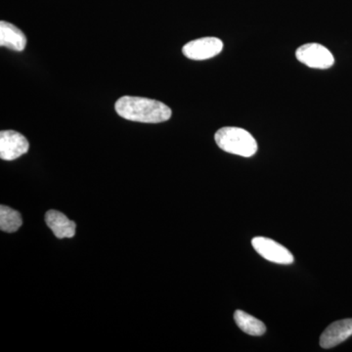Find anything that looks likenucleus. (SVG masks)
<instances>
[{"mask_svg": "<svg viewBox=\"0 0 352 352\" xmlns=\"http://www.w3.org/2000/svg\"><path fill=\"white\" fill-rule=\"evenodd\" d=\"M45 222L58 239L75 237L76 222L69 219L63 212L55 210H48L45 214Z\"/></svg>", "mask_w": 352, "mask_h": 352, "instance_id": "nucleus-8", "label": "nucleus"}, {"mask_svg": "<svg viewBox=\"0 0 352 352\" xmlns=\"http://www.w3.org/2000/svg\"><path fill=\"white\" fill-rule=\"evenodd\" d=\"M352 336V319L333 322L320 337V346L323 349H332L342 344Z\"/></svg>", "mask_w": 352, "mask_h": 352, "instance_id": "nucleus-7", "label": "nucleus"}, {"mask_svg": "<svg viewBox=\"0 0 352 352\" xmlns=\"http://www.w3.org/2000/svg\"><path fill=\"white\" fill-rule=\"evenodd\" d=\"M0 45L9 50L23 51L27 45V38L24 32L11 23L0 22Z\"/></svg>", "mask_w": 352, "mask_h": 352, "instance_id": "nucleus-9", "label": "nucleus"}, {"mask_svg": "<svg viewBox=\"0 0 352 352\" xmlns=\"http://www.w3.org/2000/svg\"><path fill=\"white\" fill-rule=\"evenodd\" d=\"M116 112L131 122L160 124L171 118V109L162 102L144 97L124 96L117 101Z\"/></svg>", "mask_w": 352, "mask_h": 352, "instance_id": "nucleus-1", "label": "nucleus"}, {"mask_svg": "<svg viewBox=\"0 0 352 352\" xmlns=\"http://www.w3.org/2000/svg\"><path fill=\"white\" fill-rule=\"evenodd\" d=\"M234 320L237 324L238 327L243 331V332L248 333V335L263 336L266 332V327L263 322L258 320L256 317L248 314L247 312L243 310H236L234 314Z\"/></svg>", "mask_w": 352, "mask_h": 352, "instance_id": "nucleus-10", "label": "nucleus"}, {"mask_svg": "<svg viewBox=\"0 0 352 352\" xmlns=\"http://www.w3.org/2000/svg\"><path fill=\"white\" fill-rule=\"evenodd\" d=\"M214 140L220 149L229 154L251 157L258 151L256 139L241 127H222L215 133Z\"/></svg>", "mask_w": 352, "mask_h": 352, "instance_id": "nucleus-2", "label": "nucleus"}, {"mask_svg": "<svg viewBox=\"0 0 352 352\" xmlns=\"http://www.w3.org/2000/svg\"><path fill=\"white\" fill-rule=\"evenodd\" d=\"M223 50V43L217 38H201L194 39L185 44L182 53L188 59L195 61L210 59L217 56Z\"/></svg>", "mask_w": 352, "mask_h": 352, "instance_id": "nucleus-5", "label": "nucleus"}, {"mask_svg": "<svg viewBox=\"0 0 352 352\" xmlns=\"http://www.w3.org/2000/svg\"><path fill=\"white\" fill-rule=\"evenodd\" d=\"M30 149L29 141L23 134L14 131L0 132V157L4 161H14Z\"/></svg>", "mask_w": 352, "mask_h": 352, "instance_id": "nucleus-6", "label": "nucleus"}, {"mask_svg": "<svg viewBox=\"0 0 352 352\" xmlns=\"http://www.w3.org/2000/svg\"><path fill=\"white\" fill-rule=\"evenodd\" d=\"M254 251L266 261L278 264H292L295 261L293 254L286 247L265 237H256L252 240Z\"/></svg>", "mask_w": 352, "mask_h": 352, "instance_id": "nucleus-4", "label": "nucleus"}, {"mask_svg": "<svg viewBox=\"0 0 352 352\" xmlns=\"http://www.w3.org/2000/svg\"><path fill=\"white\" fill-rule=\"evenodd\" d=\"M296 59L312 69H326L335 64V58L325 46L319 43H307L296 50Z\"/></svg>", "mask_w": 352, "mask_h": 352, "instance_id": "nucleus-3", "label": "nucleus"}, {"mask_svg": "<svg viewBox=\"0 0 352 352\" xmlns=\"http://www.w3.org/2000/svg\"><path fill=\"white\" fill-rule=\"evenodd\" d=\"M23 220L20 212L2 205L0 207V229L3 232L14 233L19 230Z\"/></svg>", "mask_w": 352, "mask_h": 352, "instance_id": "nucleus-11", "label": "nucleus"}]
</instances>
